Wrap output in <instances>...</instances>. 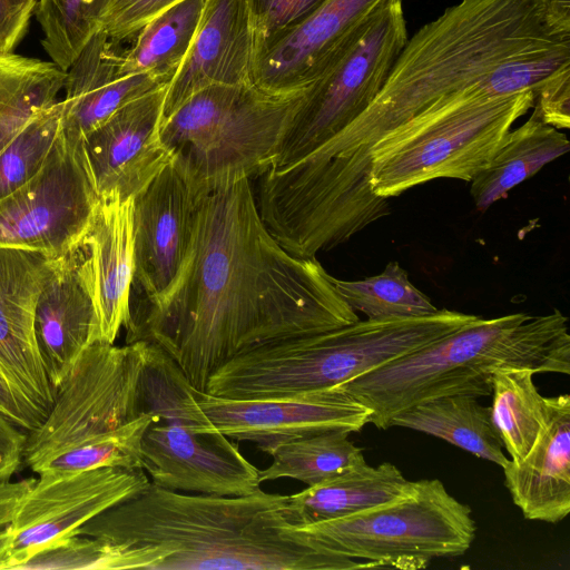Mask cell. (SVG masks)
Listing matches in <instances>:
<instances>
[{
  "mask_svg": "<svg viewBox=\"0 0 570 570\" xmlns=\"http://www.w3.org/2000/svg\"><path fill=\"white\" fill-rule=\"evenodd\" d=\"M37 0H0V55L14 53L28 31Z\"/></svg>",
  "mask_w": 570,
  "mask_h": 570,
  "instance_id": "f35d334b",
  "label": "cell"
},
{
  "mask_svg": "<svg viewBox=\"0 0 570 570\" xmlns=\"http://www.w3.org/2000/svg\"><path fill=\"white\" fill-rule=\"evenodd\" d=\"M167 86L128 102L82 137L100 198L135 197L171 161L159 135Z\"/></svg>",
  "mask_w": 570,
  "mask_h": 570,
  "instance_id": "ac0fdd59",
  "label": "cell"
},
{
  "mask_svg": "<svg viewBox=\"0 0 570 570\" xmlns=\"http://www.w3.org/2000/svg\"><path fill=\"white\" fill-rule=\"evenodd\" d=\"M0 411V482L11 480L23 463L27 434Z\"/></svg>",
  "mask_w": 570,
  "mask_h": 570,
  "instance_id": "ab89813d",
  "label": "cell"
},
{
  "mask_svg": "<svg viewBox=\"0 0 570 570\" xmlns=\"http://www.w3.org/2000/svg\"><path fill=\"white\" fill-rule=\"evenodd\" d=\"M304 92L271 94L254 83L210 85L161 120L160 140L199 195L259 177L275 164Z\"/></svg>",
  "mask_w": 570,
  "mask_h": 570,
  "instance_id": "8992f818",
  "label": "cell"
},
{
  "mask_svg": "<svg viewBox=\"0 0 570 570\" xmlns=\"http://www.w3.org/2000/svg\"><path fill=\"white\" fill-rule=\"evenodd\" d=\"M134 197L100 198L82 239L87 248L100 341L114 344L130 317L134 282Z\"/></svg>",
  "mask_w": 570,
  "mask_h": 570,
  "instance_id": "7402d4cb",
  "label": "cell"
},
{
  "mask_svg": "<svg viewBox=\"0 0 570 570\" xmlns=\"http://www.w3.org/2000/svg\"><path fill=\"white\" fill-rule=\"evenodd\" d=\"M118 43L98 30L66 71L63 129L83 137L118 109L169 82L150 73L118 75Z\"/></svg>",
  "mask_w": 570,
  "mask_h": 570,
  "instance_id": "603a6c76",
  "label": "cell"
},
{
  "mask_svg": "<svg viewBox=\"0 0 570 570\" xmlns=\"http://www.w3.org/2000/svg\"><path fill=\"white\" fill-rule=\"evenodd\" d=\"M65 77L53 62L0 55V117L30 105L55 104Z\"/></svg>",
  "mask_w": 570,
  "mask_h": 570,
  "instance_id": "e575fe53",
  "label": "cell"
},
{
  "mask_svg": "<svg viewBox=\"0 0 570 570\" xmlns=\"http://www.w3.org/2000/svg\"><path fill=\"white\" fill-rule=\"evenodd\" d=\"M412 482L393 463L365 462L288 495L285 515L294 528L343 518L404 494Z\"/></svg>",
  "mask_w": 570,
  "mask_h": 570,
  "instance_id": "cb8c5ba5",
  "label": "cell"
},
{
  "mask_svg": "<svg viewBox=\"0 0 570 570\" xmlns=\"http://www.w3.org/2000/svg\"><path fill=\"white\" fill-rule=\"evenodd\" d=\"M250 179L199 198L187 264L159 302L130 306L126 344L160 348L200 392L234 357L358 321L316 257L285 249L262 220Z\"/></svg>",
  "mask_w": 570,
  "mask_h": 570,
  "instance_id": "6da1fadb",
  "label": "cell"
},
{
  "mask_svg": "<svg viewBox=\"0 0 570 570\" xmlns=\"http://www.w3.org/2000/svg\"><path fill=\"white\" fill-rule=\"evenodd\" d=\"M326 0H246L250 30L257 48L298 23Z\"/></svg>",
  "mask_w": 570,
  "mask_h": 570,
  "instance_id": "d590c367",
  "label": "cell"
},
{
  "mask_svg": "<svg viewBox=\"0 0 570 570\" xmlns=\"http://www.w3.org/2000/svg\"><path fill=\"white\" fill-rule=\"evenodd\" d=\"M150 344L97 341L58 387L43 422L28 431L23 463L32 471L48 458L91 445L142 411L140 380Z\"/></svg>",
  "mask_w": 570,
  "mask_h": 570,
  "instance_id": "30bf717a",
  "label": "cell"
},
{
  "mask_svg": "<svg viewBox=\"0 0 570 570\" xmlns=\"http://www.w3.org/2000/svg\"><path fill=\"white\" fill-rule=\"evenodd\" d=\"M0 411L17 425L27 431L37 429L45 416L11 386L0 370Z\"/></svg>",
  "mask_w": 570,
  "mask_h": 570,
  "instance_id": "60d3db41",
  "label": "cell"
},
{
  "mask_svg": "<svg viewBox=\"0 0 570 570\" xmlns=\"http://www.w3.org/2000/svg\"><path fill=\"white\" fill-rule=\"evenodd\" d=\"M479 316L446 308L415 317L366 318L238 355L208 380L226 399L292 396L330 389L420 350Z\"/></svg>",
  "mask_w": 570,
  "mask_h": 570,
  "instance_id": "5b68a950",
  "label": "cell"
},
{
  "mask_svg": "<svg viewBox=\"0 0 570 570\" xmlns=\"http://www.w3.org/2000/svg\"><path fill=\"white\" fill-rule=\"evenodd\" d=\"M534 374L523 367L492 372V416L513 462L525 456L546 421V397L533 382Z\"/></svg>",
  "mask_w": 570,
  "mask_h": 570,
  "instance_id": "83f0119b",
  "label": "cell"
},
{
  "mask_svg": "<svg viewBox=\"0 0 570 570\" xmlns=\"http://www.w3.org/2000/svg\"><path fill=\"white\" fill-rule=\"evenodd\" d=\"M254 59L246 0H206L191 46L167 86L161 120L210 85L253 83Z\"/></svg>",
  "mask_w": 570,
  "mask_h": 570,
  "instance_id": "ffe728a7",
  "label": "cell"
},
{
  "mask_svg": "<svg viewBox=\"0 0 570 570\" xmlns=\"http://www.w3.org/2000/svg\"><path fill=\"white\" fill-rule=\"evenodd\" d=\"M212 428L229 439L248 441L269 454L287 441L331 430L358 432L370 410L338 385L292 396L226 399L194 389Z\"/></svg>",
  "mask_w": 570,
  "mask_h": 570,
  "instance_id": "5bb4252c",
  "label": "cell"
},
{
  "mask_svg": "<svg viewBox=\"0 0 570 570\" xmlns=\"http://www.w3.org/2000/svg\"><path fill=\"white\" fill-rule=\"evenodd\" d=\"M63 131V101L38 110L0 154V200L29 181L46 164Z\"/></svg>",
  "mask_w": 570,
  "mask_h": 570,
  "instance_id": "1f68e13d",
  "label": "cell"
},
{
  "mask_svg": "<svg viewBox=\"0 0 570 570\" xmlns=\"http://www.w3.org/2000/svg\"><path fill=\"white\" fill-rule=\"evenodd\" d=\"M0 482V570L19 568L146 488L142 469L99 468Z\"/></svg>",
  "mask_w": 570,
  "mask_h": 570,
  "instance_id": "8fae6325",
  "label": "cell"
},
{
  "mask_svg": "<svg viewBox=\"0 0 570 570\" xmlns=\"http://www.w3.org/2000/svg\"><path fill=\"white\" fill-rule=\"evenodd\" d=\"M144 569L142 551L99 538L72 535L47 549L19 570H120Z\"/></svg>",
  "mask_w": 570,
  "mask_h": 570,
  "instance_id": "836d02e7",
  "label": "cell"
},
{
  "mask_svg": "<svg viewBox=\"0 0 570 570\" xmlns=\"http://www.w3.org/2000/svg\"><path fill=\"white\" fill-rule=\"evenodd\" d=\"M196 193L170 161L134 197V282L141 302L163 299L179 279L191 252Z\"/></svg>",
  "mask_w": 570,
  "mask_h": 570,
  "instance_id": "2e32d148",
  "label": "cell"
},
{
  "mask_svg": "<svg viewBox=\"0 0 570 570\" xmlns=\"http://www.w3.org/2000/svg\"><path fill=\"white\" fill-rule=\"evenodd\" d=\"M546 20L560 36H570V0H548Z\"/></svg>",
  "mask_w": 570,
  "mask_h": 570,
  "instance_id": "b9f144b4",
  "label": "cell"
},
{
  "mask_svg": "<svg viewBox=\"0 0 570 570\" xmlns=\"http://www.w3.org/2000/svg\"><path fill=\"white\" fill-rule=\"evenodd\" d=\"M407 38L402 0H386L356 41L305 90L272 168L302 159L360 116Z\"/></svg>",
  "mask_w": 570,
  "mask_h": 570,
  "instance_id": "7c38bea8",
  "label": "cell"
},
{
  "mask_svg": "<svg viewBox=\"0 0 570 570\" xmlns=\"http://www.w3.org/2000/svg\"><path fill=\"white\" fill-rule=\"evenodd\" d=\"M474 85L374 144L370 186L376 197L389 199L438 178L470 183L492 159L513 124L534 106L531 90L483 99Z\"/></svg>",
  "mask_w": 570,
  "mask_h": 570,
  "instance_id": "52a82bcc",
  "label": "cell"
},
{
  "mask_svg": "<svg viewBox=\"0 0 570 570\" xmlns=\"http://www.w3.org/2000/svg\"><path fill=\"white\" fill-rule=\"evenodd\" d=\"M33 326L45 371L57 392L82 352L100 341L89 257L82 242L56 259L38 296Z\"/></svg>",
  "mask_w": 570,
  "mask_h": 570,
  "instance_id": "d6986e66",
  "label": "cell"
},
{
  "mask_svg": "<svg viewBox=\"0 0 570 570\" xmlns=\"http://www.w3.org/2000/svg\"><path fill=\"white\" fill-rule=\"evenodd\" d=\"M562 131L544 124L533 111L518 128L510 130L492 159L471 183L478 209L485 210L543 166L569 151Z\"/></svg>",
  "mask_w": 570,
  "mask_h": 570,
  "instance_id": "d4e9b609",
  "label": "cell"
},
{
  "mask_svg": "<svg viewBox=\"0 0 570 570\" xmlns=\"http://www.w3.org/2000/svg\"><path fill=\"white\" fill-rule=\"evenodd\" d=\"M99 202L82 137L63 129L43 167L0 200V246L62 257L82 242Z\"/></svg>",
  "mask_w": 570,
  "mask_h": 570,
  "instance_id": "4fadbf2b",
  "label": "cell"
},
{
  "mask_svg": "<svg viewBox=\"0 0 570 570\" xmlns=\"http://www.w3.org/2000/svg\"><path fill=\"white\" fill-rule=\"evenodd\" d=\"M523 367L570 373L568 318L513 313L475 321L442 338L351 379L341 389L370 410L368 423L386 430L397 413L433 399L492 394V372Z\"/></svg>",
  "mask_w": 570,
  "mask_h": 570,
  "instance_id": "277c9868",
  "label": "cell"
},
{
  "mask_svg": "<svg viewBox=\"0 0 570 570\" xmlns=\"http://www.w3.org/2000/svg\"><path fill=\"white\" fill-rule=\"evenodd\" d=\"M181 0H109L99 30L116 42L132 39L151 19Z\"/></svg>",
  "mask_w": 570,
  "mask_h": 570,
  "instance_id": "8d00e7d4",
  "label": "cell"
},
{
  "mask_svg": "<svg viewBox=\"0 0 570 570\" xmlns=\"http://www.w3.org/2000/svg\"><path fill=\"white\" fill-rule=\"evenodd\" d=\"M109 0H37L35 16L42 31L41 45L53 62L67 71L99 30Z\"/></svg>",
  "mask_w": 570,
  "mask_h": 570,
  "instance_id": "4dcf8cb0",
  "label": "cell"
},
{
  "mask_svg": "<svg viewBox=\"0 0 570 570\" xmlns=\"http://www.w3.org/2000/svg\"><path fill=\"white\" fill-rule=\"evenodd\" d=\"M206 0H181L148 21L121 52L120 77L150 73L169 82L196 36Z\"/></svg>",
  "mask_w": 570,
  "mask_h": 570,
  "instance_id": "4316f807",
  "label": "cell"
},
{
  "mask_svg": "<svg viewBox=\"0 0 570 570\" xmlns=\"http://www.w3.org/2000/svg\"><path fill=\"white\" fill-rule=\"evenodd\" d=\"M548 0H460L421 27L395 59L379 94L315 156L338 183L370 186V151L386 134L481 80L504 60L549 46Z\"/></svg>",
  "mask_w": 570,
  "mask_h": 570,
  "instance_id": "7a4b0ae2",
  "label": "cell"
},
{
  "mask_svg": "<svg viewBox=\"0 0 570 570\" xmlns=\"http://www.w3.org/2000/svg\"><path fill=\"white\" fill-rule=\"evenodd\" d=\"M385 1L326 0L257 48L253 83L277 95L305 91L356 41Z\"/></svg>",
  "mask_w": 570,
  "mask_h": 570,
  "instance_id": "9a60e30c",
  "label": "cell"
},
{
  "mask_svg": "<svg viewBox=\"0 0 570 570\" xmlns=\"http://www.w3.org/2000/svg\"><path fill=\"white\" fill-rule=\"evenodd\" d=\"M150 344V343H149ZM142 411L154 417L140 446L155 485L187 493L246 495L261 489L259 470L200 411L180 368L150 344L140 380Z\"/></svg>",
  "mask_w": 570,
  "mask_h": 570,
  "instance_id": "ba28073f",
  "label": "cell"
},
{
  "mask_svg": "<svg viewBox=\"0 0 570 570\" xmlns=\"http://www.w3.org/2000/svg\"><path fill=\"white\" fill-rule=\"evenodd\" d=\"M332 282L347 305L367 318L415 317L439 309L397 262H390L379 275L358 281L332 276Z\"/></svg>",
  "mask_w": 570,
  "mask_h": 570,
  "instance_id": "f546056e",
  "label": "cell"
},
{
  "mask_svg": "<svg viewBox=\"0 0 570 570\" xmlns=\"http://www.w3.org/2000/svg\"><path fill=\"white\" fill-rule=\"evenodd\" d=\"M153 417V412H144L92 445L63 451L48 458L33 472L43 474L99 468L141 469V439Z\"/></svg>",
  "mask_w": 570,
  "mask_h": 570,
  "instance_id": "d6a6232c",
  "label": "cell"
},
{
  "mask_svg": "<svg viewBox=\"0 0 570 570\" xmlns=\"http://www.w3.org/2000/svg\"><path fill=\"white\" fill-rule=\"evenodd\" d=\"M534 112L557 129L570 127V65L543 80L533 91Z\"/></svg>",
  "mask_w": 570,
  "mask_h": 570,
  "instance_id": "74e56055",
  "label": "cell"
},
{
  "mask_svg": "<svg viewBox=\"0 0 570 570\" xmlns=\"http://www.w3.org/2000/svg\"><path fill=\"white\" fill-rule=\"evenodd\" d=\"M478 399L454 394L421 402L394 415L390 428H407L436 436L503 468L509 459L491 406L480 404Z\"/></svg>",
  "mask_w": 570,
  "mask_h": 570,
  "instance_id": "484cf974",
  "label": "cell"
},
{
  "mask_svg": "<svg viewBox=\"0 0 570 570\" xmlns=\"http://www.w3.org/2000/svg\"><path fill=\"white\" fill-rule=\"evenodd\" d=\"M513 503L528 520L558 523L570 511V396L546 397V421L519 461L502 468Z\"/></svg>",
  "mask_w": 570,
  "mask_h": 570,
  "instance_id": "44dd1931",
  "label": "cell"
},
{
  "mask_svg": "<svg viewBox=\"0 0 570 570\" xmlns=\"http://www.w3.org/2000/svg\"><path fill=\"white\" fill-rule=\"evenodd\" d=\"M57 258L0 246V370L21 397L45 417L56 390L45 371L36 337L35 308Z\"/></svg>",
  "mask_w": 570,
  "mask_h": 570,
  "instance_id": "e0dca14e",
  "label": "cell"
},
{
  "mask_svg": "<svg viewBox=\"0 0 570 570\" xmlns=\"http://www.w3.org/2000/svg\"><path fill=\"white\" fill-rule=\"evenodd\" d=\"M348 435L345 430H331L275 446L269 452L272 464L259 470L261 483L289 478L311 487L365 463L362 449Z\"/></svg>",
  "mask_w": 570,
  "mask_h": 570,
  "instance_id": "f1b7e54d",
  "label": "cell"
},
{
  "mask_svg": "<svg viewBox=\"0 0 570 570\" xmlns=\"http://www.w3.org/2000/svg\"><path fill=\"white\" fill-rule=\"evenodd\" d=\"M288 495L187 493L154 483L77 530L158 557L155 570H347L372 568L336 554L286 519Z\"/></svg>",
  "mask_w": 570,
  "mask_h": 570,
  "instance_id": "3957f363",
  "label": "cell"
},
{
  "mask_svg": "<svg viewBox=\"0 0 570 570\" xmlns=\"http://www.w3.org/2000/svg\"><path fill=\"white\" fill-rule=\"evenodd\" d=\"M295 529L372 568L416 570L433 559L464 554L476 525L468 504L451 495L439 479H424L387 502Z\"/></svg>",
  "mask_w": 570,
  "mask_h": 570,
  "instance_id": "9c48e42d",
  "label": "cell"
}]
</instances>
